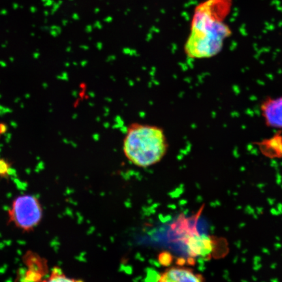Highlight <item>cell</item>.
Instances as JSON below:
<instances>
[{
	"mask_svg": "<svg viewBox=\"0 0 282 282\" xmlns=\"http://www.w3.org/2000/svg\"><path fill=\"white\" fill-rule=\"evenodd\" d=\"M43 282H84L80 279H76L67 276L62 270L58 266L52 268L50 273L47 278L44 279Z\"/></svg>",
	"mask_w": 282,
	"mask_h": 282,
	"instance_id": "cell-8",
	"label": "cell"
},
{
	"mask_svg": "<svg viewBox=\"0 0 282 282\" xmlns=\"http://www.w3.org/2000/svg\"><path fill=\"white\" fill-rule=\"evenodd\" d=\"M157 282H204V278L191 268L172 266L161 274Z\"/></svg>",
	"mask_w": 282,
	"mask_h": 282,
	"instance_id": "cell-5",
	"label": "cell"
},
{
	"mask_svg": "<svg viewBox=\"0 0 282 282\" xmlns=\"http://www.w3.org/2000/svg\"><path fill=\"white\" fill-rule=\"evenodd\" d=\"M231 7L232 0H205L195 7L184 46L187 56L208 58L221 50L225 41L232 33L225 22Z\"/></svg>",
	"mask_w": 282,
	"mask_h": 282,
	"instance_id": "cell-1",
	"label": "cell"
},
{
	"mask_svg": "<svg viewBox=\"0 0 282 282\" xmlns=\"http://www.w3.org/2000/svg\"><path fill=\"white\" fill-rule=\"evenodd\" d=\"M261 110L268 125L282 128V97L266 101Z\"/></svg>",
	"mask_w": 282,
	"mask_h": 282,
	"instance_id": "cell-6",
	"label": "cell"
},
{
	"mask_svg": "<svg viewBox=\"0 0 282 282\" xmlns=\"http://www.w3.org/2000/svg\"><path fill=\"white\" fill-rule=\"evenodd\" d=\"M27 266L24 272L17 277V282H43V277L48 272L46 261L32 252H28L25 257Z\"/></svg>",
	"mask_w": 282,
	"mask_h": 282,
	"instance_id": "cell-4",
	"label": "cell"
},
{
	"mask_svg": "<svg viewBox=\"0 0 282 282\" xmlns=\"http://www.w3.org/2000/svg\"><path fill=\"white\" fill-rule=\"evenodd\" d=\"M8 222L24 232H29L39 225L43 217V208L39 199L33 195L17 196L7 212Z\"/></svg>",
	"mask_w": 282,
	"mask_h": 282,
	"instance_id": "cell-3",
	"label": "cell"
},
{
	"mask_svg": "<svg viewBox=\"0 0 282 282\" xmlns=\"http://www.w3.org/2000/svg\"><path fill=\"white\" fill-rule=\"evenodd\" d=\"M8 129L7 125L5 123H0V135L7 133Z\"/></svg>",
	"mask_w": 282,
	"mask_h": 282,
	"instance_id": "cell-10",
	"label": "cell"
},
{
	"mask_svg": "<svg viewBox=\"0 0 282 282\" xmlns=\"http://www.w3.org/2000/svg\"><path fill=\"white\" fill-rule=\"evenodd\" d=\"M189 253L193 256H206L212 250L211 240L203 235H193L187 241Z\"/></svg>",
	"mask_w": 282,
	"mask_h": 282,
	"instance_id": "cell-7",
	"label": "cell"
},
{
	"mask_svg": "<svg viewBox=\"0 0 282 282\" xmlns=\"http://www.w3.org/2000/svg\"><path fill=\"white\" fill-rule=\"evenodd\" d=\"M12 169L11 162L6 159L0 158V178H7L11 174Z\"/></svg>",
	"mask_w": 282,
	"mask_h": 282,
	"instance_id": "cell-9",
	"label": "cell"
},
{
	"mask_svg": "<svg viewBox=\"0 0 282 282\" xmlns=\"http://www.w3.org/2000/svg\"><path fill=\"white\" fill-rule=\"evenodd\" d=\"M167 141L160 127L147 124L131 125L123 142L125 158L134 165L146 168L161 161L167 152Z\"/></svg>",
	"mask_w": 282,
	"mask_h": 282,
	"instance_id": "cell-2",
	"label": "cell"
}]
</instances>
